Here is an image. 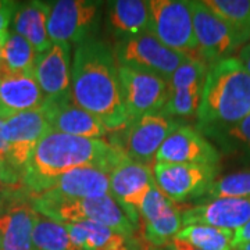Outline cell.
I'll return each instance as SVG.
<instances>
[{
	"instance_id": "1",
	"label": "cell",
	"mask_w": 250,
	"mask_h": 250,
	"mask_svg": "<svg viewBox=\"0 0 250 250\" xmlns=\"http://www.w3.org/2000/svg\"><path fill=\"white\" fill-rule=\"evenodd\" d=\"M71 98L110 132L131 121L123 102L118 65L113 50L95 38L77 45L71 65Z\"/></svg>"
},
{
	"instance_id": "2",
	"label": "cell",
	"mask_w": 250,
	"mask_h": 250,
	"mask_svg": "<svg viewBox=\"0 0 250 250\" xmlns=\"http://www.w3.org/2000/svg\"><path fill=\"white\" fill-rule=\"evenodd\" d=\"M125 157L117 146L104 139H88L49 131L29 159L22 175V185L31 195H39L68 171L90 167L110 174Z\"/></svg>"
},
{
	"instance_id": "3",
	"label": "cell",
	"mask_w": 250,
	"mask_h": 250,
	"mask_svg": "<svg viewBox=\"0 0 250 250\" xmlns=\"http://www.w3.org/2000/svg\"><path fill=\"white\" fill-rule=\"evenodd\" d=\"M250 114V75L238 57L208 67L197 110L202 134L215 136Z\"/></svg>"
},
{
	"instance_id": "4",
	"label": "cell",
	"mask_w": 250,
	"mask_h": 250,
	"mask_svg": "<svg viewBox=\"0 0 250 250\" xmlns=\"http://www.w3.org/2000/svg\"><path fill=\"white\" fill-rule=\"evenodd\" d=\"M31 200L36 213L56 223L65 225L93 221L126 236H135L136 232V227L111 195L86 199H47L31 195Z\"/></svg>"
},
{
	"instance_id": "5",
	"label": "cell",
	"mask_w": 250,
	"mask_h": 250,
	"mask_svg": "<svg viewBox=\"0 0 250 250\" xmlns=\"http://www.w3.org/2000/svg\"><path fill=\"white\" fill-rule=\"evenodd\" d=\"M113 53L117 65L152 74L167 82L179 65L190 59L163 45L152 34L120 39L114 45Z\"/></svg>"
},
{
	"instance_id": "6",
	"label": "cell",
	"mask_w": 250,
	"mask_h": 250,
	"mask_svg": "<svg viewBox=\"0 0 250 250\" xmlns=\"http://www.w3.org/2000/svg\"><path fill=\"white\" fill-rule=\"evenodd\" d=\"M179 126L177 120L161 111L147 114L131 120L124 129L116 132L110 143L132 161L154 167L161 145Z\"/></svg>"
},
{
	"instance_id": "7",
	"label": "cell",
	"mask_w": 250,
	"mask_h": 250,
	"mask_svg": "<svg viewBox=\"0 0 250 250\" xmlns=\"http://www.w3.org/2000/svg\"><path fill=\"white\" fill-rule=\"evenodd\" d=\"M152 35L175 52L202 59L197 50L190 3L184 0H150ZM203 60V59H202Z\"/></svg>"
},
{
	"instance_id": "8",
	"label": "cell",
	"mask_w": 250,
	"mask_h": 250,
	"mask_svg": "<svg viewBox=\"0 0 250 250\" xmlns=\"http://www.w3.org/2000/svg\"><path fill=\"white\" fill-rule=\"evenodd\" d=\"M47 32L53 43H77L92 39L99 29L102 1L59 0L50 3Z\"/></svg>"
},
{
	"instance_id": "9",
	"label": "cell",
	"mask_w": 250,
	"mask_h": 250,
	"mask_svg": "<svg viewBox=\"0 0 250 250\" xmlns=\"http://www.w3.org/2000/svg\"><path fill=\"white\" fill-rule=\"evenodd\" d=\"M49 131L52 128L43 108L20 113L4 120L1 136L7 149L6 163L21 179L38 143Z\"/></svg>"
},
{
	"instance_id": "10",
	"label": "cell",
	"mask_w": 250,
	"mask_h": 250,
	"mask_svg": "<svg viewBox=\"0 0 250 250\" xmlns=\"http://www.w3.org/2000/svg\"><path fill=\"white\" fill-rule=\"evenodd\" d=\"M189 3L197 50L203 62L213 65L215 62L233 57V53L245 46L232 28L208 6H206L205 1L193 0Z\"/></svg>"
},
{
	"instance_id": "11",
	"label": "cell",
	"mask_w": 250,
	"mask_h": 250,
	"mask_svg": "<svg viewBox=\"0 0 250 250\" xmlns=\"http://www.w3.org/2000/svg\"><path fill=\"white\" fill-rule=\"evenodd\" d=\"M118 78L129 120L160 113L166 107L171 95L170 85L166 80L120 65Z\"/></svg>"
},
{
	"instance_id": "12",
	"label": "cell",
	"mask_w": 250,
	"mask_h": 250,
	"mask_svg": "<svg viewBox=\"0 0 250 250\" xmlns=\"http://www.w3.org/2000/svg\"><path fill=\"white\" fill-rule=\"evenodd\" d=\"M156 185L174 203L205 196L218 174L217 166L203 164H154Z\"/></svg>"
},
{
	"instance_id": "13",
	"label": "cell",
	"mask_w": 250,
	"mask_h": 250,
	"mask_svg": "<svg viewBox=\"0 0 250 250\" xmlns=\"http://www.w3.org/2000/svg\"><path fill=\"white\" fill-rule=\"evenodd\" d=\"M154 167L145 166L125 157L111 171L110 175V195L117 200L121 208L138 228L139 208L145 197L156 184Z\"/></svg>"
},
{
	"instance_id": "14",
	"label": "cell",
	"mask_w": 250,
	"mask_h": 250,
	"mask_svg": "<svg viewBox=\"0 0 250 250\" xmlns=\"http://www.w3.org/2000/svg\"><path fill=\"white\" fill-rule=\"evenodd\" d=\"M142 236L150 246H167L182 229V211L171 202L156 184L149 190L139 208Z\"/></svg>"
},
{
	"instance_id": "15",
	"label": "cell",
	"mask_w": 250,
	"mask_h": 250,
	"mask_svg": "<svg viewBox=\"0 0 250 250\" xmlns=\"http://www.w3.org/2000/svg\"><path fill=\"white\" fill-rule=\"evenodd\" d=\"M36 215L27 189L14 192L0 213V250H34Z\"/></svg>"
},
{
	"instance_id": "16",
	"label": "cell",
	"mask_w": 250,
	"mask_h": 250,
	"mask_svg": "<svg viewBox=\"0 0 250 250\" xmlns=\"http://www.w3.org/2000/svg\"><path fill=\"white\" fill-rule=\"evenodd\" d=\"M163 164H220V153L203 134L192 126L181 125L164 141L156 156Z\"/></svg>"
},
{
	"instance_id": "17",
	"label": "cell",
	"mask_w": 250,
	"mask_h": 250,
	"mask_svg": "<svg viewBox=\"0 0 250 250\" xmlns=\"http://www.w3.org/2000/svg\"><path fill=\"white\" fill-rule=\"evenodd\" d=\"M42 108L52 131L88 139H102L108 134L102 121L74 103L71 93L46 100Z\"/></svg>"
},
{
	"instance_id": "18",
	"label": "cell",
	"mask_w": 250,
	"mask_h": 250,
	"mask_svg": "<svg viewBox=\"0 0 250 250\" xmlns=\"http://www.w3.org/2000/svg\"><path fill=\"white\" fill-rule=\"evenodd\" d=\"M250 221V197H223L206 200L182 211V228L208 225L238 231Z\"/></svg>"
},
{
	"instance_id": "19",
	"label": "cell",
	"mask_w": 250,
	"mask_h": 250,
	"mask_svg": "<svg viewBox=\"0 0 250 250\" xmlns=\"http://www.w3.org/2000/svg\"><path fill=\"white\" fill-rule=\"evenodd\" d=\"M46 98L34 74L9 70L0 64V117H10L43 107Z\"/></svg>"
},
{
	"instance_id": "20",
	"label": "cell",
	"mask_w": 250,
	"mask_h": 250,
	"mask_svg": "<svg viewBox=\"0 0 250 250\" xmlns=\"http://www.w3.org/2000/svg\"><path fill=\"white\" fill-rule=\"evenodd\" d=\"M70 49L68 43H53L49 50L36 57L34 75L46 100L71 93Z\"/></svg>"
},
{
	"instance_id": "21",
	"label": "cell",
	"mask_w": 250,
	"mask_h": 250,
	"mask_svg": "<svg viewBox=\"0 0 250 250\" xmlns=\"http://www.w3.org/2000/svg\"><path fill=\"white\" fill-rule=\"evenodd\" d=\"M110 195V175L99 168H75L62 174L47 190L36 196L47 199H86Z\"/></svg>"
},
{
	"instance_id": "22",
	"label": "cell",
	"mask_w": 250,
	"mask_h": 250,
	"mask_svg": "<svg viewBox=\"0 0 250 250\" xmlns=\"http://www.w3.org/2000/svg\"><path fill=\"white\" fill-rule=\"evenodd\" d=\"M106 4L108 29L117 36V41L152 34L149 1L116 0Z\"/></svg>"
},
{
	"instance_id": "23",
	"label": "cell",
	"mask_w": 250,
	"mask_h": 250,
	"mask_svg": "<svg viewBox=\"0 0 250 250\" xmlns=\"http://www.w3.org/2000/svg\"><path fill=\"white\" fill-rule=\"evenodd\" d=\"M50 9V3L38 0L18 3L13 17V31L25 38L35 49L36 54L45 53L53 45L47 32Z\"/></svg>"
},
{
	"instance_id": "24",
	"label": "cell",
	"mask_w": 250,
	"mask_h": 250,
	"mask_svg": "<svg viewBox=\"0 0 250 250\" xmlns=\"http://www.w3.org/2000/svg\"><path fill=\"white\" fill-rule=\"evenodd\" d=\"M175 238L200 250H233L235 231L208 225H188Z\"/></svg>"
},
{
	"instance_id": "25",
	"label": "cell",
	"mask_w": 250,
	"mask_h": 250,
	"mask_svg": "<svg viewBox=\"0 0 250 250\" xmlns=\"http://www.w3.org/2000/svg\"><path fill=\"white\" fill-rule=\"evenodd\" d=\"M205 3L232 28L243 45L250 43V0H206Z\"/></svg>"
},
{
	"instance_id": "26",
	"label": "cell",
	"mask_w": 250,
	"mask_h": 250,
	"mask_svg": "<svg viewBox=\"0 0 250 250\" xmlns=\"http://www.w3.org/2000/svg\"><path fill=\"white\" fill-rule=\"evenodd\" d=\"M34 250H80L71 241L64 224L56 223L38 213L32 232Z\"/></svg>"
},
{
	"instance_id": "27",
	"label": "cell",
	"mask_w": 250,
	"mask_h": 250,
	"mask_svg": "<svg viewBox=\"0 0 250 250\" xmlns=\"http://www.w3.org/2000/svg\"><path fill=\"white\" fill-rule=\"evenodd\" d=\"M36 57L35 49L27 39L14 31H10L3 49V65L14 72L34 74Z\"/></svg>"
},
{
	"instance_id": "28",
	"label": "cell",
	"mask_w": 250,
	"mask_h": 250,
	"mask_svg": "<svg viewBox=\"0 0 250 250\" xmlns=\"http://www.w3.org/2000/svg\"><path fill=\"white\" fill-rule=\"evenodd\" d=\"M206 200L223 197H250V170L238 171L215 179L206 192Z\"/></svg>"
},
{
	"instance_id": "29",
	"label": "cell",
	"mask_w": 250,
	"mask_h": 250,
	"mask_svg": "<svg viewBox=\"0 0 250 250\" xmlns=\"http://www.w3.org/2000/svg\"><path fill=\"white\" fill-rule=\"evenodd\" d=\"M205 85H197L171 92L170 99L161 113L168 117H189L197 114L203 98Z\"/></svg>"
},
{
	"instance_id": "30",
	"label": "cell",
	"mask_w": 250,
	"mask_h": 250,
	"mask_svg": "<svg viewBox=\"0 0 250 250\" xmlns=\"http://www.w3.org/2000/svg\"><path fill=\"white\" fill-rule=\"evenodd\" d=\"M208 64L202 59H188L187 62H182L177 68V71L172 74V77L168 81L170 90L184 89L197 85H205L206 77L208 72Z\"/></svg>"
},
{
	"instance_id": "31",
	"label": "cell",
	"mask_w": 250,
	"mask_h": 250,
	"mask_svg": "<svg viewBox=\"0 0 250 250\" xmlns=\"http://www.w3.org/2000/svg\"><path fill=\"white\" fill-rule=\"evenodd\" d=\"M213 138L223 145L225 150L250 157V114Z\"/></svg>"
},
{
	"instance_id": "32",
	"label": "cell",
	"mask_w": 250,
	"mask_h": 250,
	"mask_svg": "<svg viewBox=\"0 0 250 250\" xmlns=\"http://www.w3.org/2000/svg\"><path fill=\"white\" fill-rule=\"evenodd\" d=\"M20 189H25L22 179L10 168L7 163L0 160V195L10 196Z\"/></svg>"
},
{
	"instance_id": "33",
	"label": "cell",
	"mask_w": 250,
	"mask_h": 250,
	"mask_svg": "<svg viewBox=\"0 0 250 250\" xmlns=\"http://www.w3.org/2000/svg\"><path fill=\"white\" fill-rule=\"evenodd\" d=\"M18 7L17 1L0 0V32L9 31L10 22L13 21L14 13Z\"/></svg>"
},
{
	"instance_id": "34",
	"label": "cell",
	"mask_w": 250,
	"mask_h": 250,
	"mask_svg": "<svg viewBox=\"0 0 250 250\" xmlns=\"http://www.w3.org/2000/svg\"><path fill=\"white\" fill-rule=\"evenodd\" d=\"M250 242V221L245 224L242 228L238 231H235V239H233V248L236 245H242V243H249Z\"/></svg>"
},
{
	"instance_id": "35",
	"label": "cell",
	"mask_w": 250,
	"mask_h": 250,
	"mask_svg": "<svg viewBox=\"0 0 250 250\" xmlns=\"http://www.w3.org/2000/svg\"><path fill=\"white\" fill-rule=\"evenodd\" d=\"M238 60L242 62V65L246 68V71L249 72L250 75V43L245 45L241 50H239V53H238Z\"/></svg>"
},
{
	"instance_id": "36",
	"label": "cell",
	"mask_w": 250,
	"mask_h": 250,
	"mask_svg": "<svg viewBox=\"0 0 250 250\" xmlns=\"http://www.w3.org/2000/svg\"><path fill=\"white\" fill-rule=\"evenodd\" d=\"M167 249L168 250H200L195 248V246H192V245H189L187 242L181 241L178 238H174L172 241L167 245Z\"/></svg>"
},
{
	"instance_id": "37",
	"label": "cell",
	"mask_w": 250,
	"mask_h": 250,
	"mask_svg": "<svg viewBox=\"0 0 250 250\" xmlns=\"http://www.w3.org/2000/svg\"><path fill=\"white\" fill-rule=\"evenodd\" d=\"M3 124H4V118L0 117V160L6 163V156H7V149H6V143L3 141L1 136V129H3Z\"/></svg>"
},
{
	"instance_id": "38",
	"label": "cell",
	"mask_w": 250,
	"mask_h": 250,
	"mask_svg": "<svg viewBox=\"0 0 250 250\" xmlns=\"http://www.w3.org/2000/svg\"><path fill=\"white\" fill-rule=\"evenodd\" d=\"M10 31H4V32H0V64L3 62V49L6 45V41L9 38Z\"/></svg>"
},
{
	"instance_id": "39",
	"label": "cell",
	"mask_w": 250,
	"mask_h": 250,
	"mask_svg": "<svg viewBox=\"0 0 250 250\" xmlns=\"http://www.w3.org/2000/svg\"><path fill=\"white\" fill-rule=\"evenodd\" d=\"M10 196H11V195H10ZM10 196H1V195H0V213H1V210L4 208V206L7 203V200L10 199Z\"/></svg>"
},
{
	"instance_id": "40",
	"label": "cell",
	"mask_w": 250,
	"mask_h": 250,
	"mask_svg": "<svg viewBox=\"0 0 250 250\" xmlns=\"http://www.w3.org/2000/svg\"><path fill=\"white\" fill-rule=\"evenodd\" d=\"M233 250H250V242L249 243H242V245H236Z\"/></svg>"
},
{
	"instance_id": "41",
	"label": "cell",
	"mask_w": 250,
	"mask_h": 250,
	"mask_svg": "<svg viewBox=\"0 0 250 250\" xmlns=\"http://www.w3.org/2000/svg\"><path fill=\"white\" fill-rule=\"evenodd\" d=\"M149 250H161L160 248H154V246H150V249Z\"/></svg>"
}]
</instances>
